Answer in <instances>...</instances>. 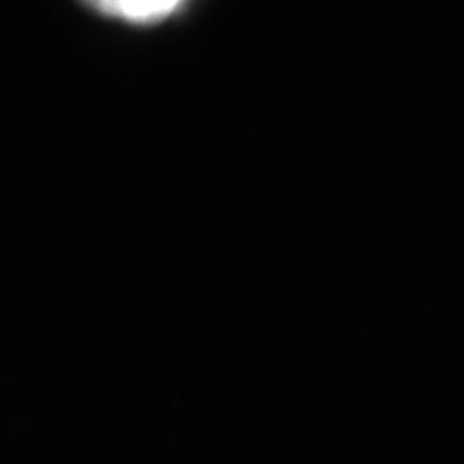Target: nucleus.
Segmentation results:
<instances>
[{"label": "nucleus", "instance_id": "obj_1", "mask_svg": "<svg viewBox=\"0 0 464 464\" xmlns=\"http://www.w3.org/2000/svg\"><path fill=\"white\" fill-rule=\"evenodd\" d=\"M97 8L107 13L119 14L131 18L157 17L173 8L178 0H88Z\"/></svg>", "mask_w": 464, "mask_h": 464}]
</instances>
